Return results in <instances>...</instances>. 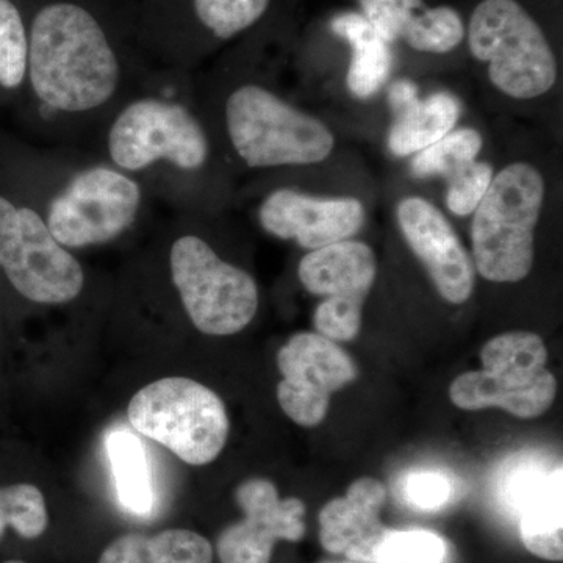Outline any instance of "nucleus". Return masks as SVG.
Listing matches in <instances>:
<instances>
[{
  "label": "nucleus",
  "mask_w": 563,
  "mask_h": 563,
  "mask_svg": "<svg viewBox=\"0 0 563 563\" xmlns=\"http://www.w3.org/2000/svg\"><path fill=\"white\" fill-rule=\"evenodd\" d=\"M27 69L16 117L54 140L96 135L152 66L111 0H24Z\"/></svg>",
  "instance_id": "1"
},
{
  "label": "nucleus",
  "mask_w": 563,
  "mask_h": 563,
  "mask_svg": "<svg viewBox=\"0 0 563 563\" xmlns=\"http://www.w3.org/2000/svg\"><path fill=\"white\" fill-rule=\"evenodd\" d=\"M110 165L177 214L217 217L231 199V172L206 118L191 74L151 68L96 132Z\"/></svg>",
  "instance_id": "2"
},
{
  "label": "nucleus",
  "mask_w": 563,
  "mask_h": 563,
  "mask_svg": "<svg viewBox=\"0 0 563 563\" xmlns=\"http://www.w3.org/2000/svg\"><path fill=\"white\" fill-rule=\"evenodd\" d=\"M0 169L70 252L109 246L150 217V192L101 155L46 147L0 131Z\"/></svg>",
  "instance_id": "3"
},
{
  "label": "nucleus",
  "mask_w": 563,
  "mask_h": 563,
  "mask_svg": "<svg viewBox=\"0 0 563 563\" xmlns=\"http://www.w3.org/2000/svg\"><path fill=\"white\" fill-rule=\"evenodd\" d=\"M196 101L231 168L276 172L331 157L335 136L324 122L240 68L192 79Z\"/></svg>",
  "instance_id": "4"
},
{
  "label": "nucleus",
  "mask_w": 563,
  "mask_h": 563,
  "mask_svg": "<svg viewBox=\"0 0 563 563\" xmlns=\"http://www.w3.org/2000/svg\"><path fill=\"white\" fill-rule=\"evenodd\" d=\"M213 217L177 214L161 240L163 279L196 331L229 336L244 331L261 306L254 276L222 257L206 222Z\"/></svg>",
  "instance_id": "5"
},
{
  "label": "nucleus",
  "mask_w": 563,
  "mask_h": 563,
  "mask_svg": "<svg viewBox=\"0 0 563 563\" xmlns=\"http://www.w3.org/2000/svg\"><path fill=\"white\" fill-rule=\"evenodd\" d=\"M273 0H139L133 40L152 68L192 74L224 44L265 21Z\"/></svg>",
  "instance_id": "6"
},
{
  "label": "nucleus",
  "mask_w": 563,
  "mask_h": 563,
  "mask_svg": "<svg viewBox=\"0 0 563 563\" xmlns=\"http://www.w3.org/2000/svg\"><path fill=\"white\" fill-rule=\"evenodd\" d=\"M0 276L24 301L60 307L79 301L88 276L52 235L31 198L0 169Z\"/></svg>",
  "instance_id": "7"
},
{
  "label": "nucleus",
  "mask_w": 563,
  "mask_h": 563,
  "mask_svg": "<svg viewBox=\"0 0 563 563\" xmlns=\"http://www.w3.org/2000/svg\"><path fill=\"white\" fill-rule=\"evenodd\" d=\"M544 195L542 173L531 163H510L493 176L472 222L473 265L485 280L517 284L532 272Z\"/></svg>",
  "instance_id": "8"
},
{
  "label": "nucleus",
  "mask_w": 563,
  "mask_h": 563,
  "mask_svg": "<svg viewBox=\"0 0 563 563\" xmlns=\"http://www.w3.org/2000/svg\"><path fill=\"white\" fill-rule=\"evenodd\" d=\"M465 40L474 60L487 65L493 87L507 98L529 101L553 90V46L520 0H481L465 24Z\"/></svg>",
  "instance_id": "9"
},
{
  "label": "nucleus",
  "mask_w": 563,
  "mask_h": 563,
  "mask_svg": "<svg viewBox=\"0 0 563 563\" xmlns=\"http://www.w3.org/2000/svg\"><path fill=\"white\" fill-rule=\"evenodd\" d=\"M128 415L141 435L195 466L213 462L231 431L220 396L188 377H165L141 388L129 404Z\"/></svg>",
  "instance_id": "10"
},
{
  "label": "nucleus",
  "mask_w": 563,
  "mask_h": 563,
  "mask_svg": "<svg viewBox=\"0 0 563 563\" xmlns=\"http://www.w3.org/2000/svg\"><path fill=\"white\" fill-rule=\"evenodd\" d=\"M481 361L483 369L463 373L451 384L450 398L459 409L499 407L531 420L553 406L558 380L547 368V346L537 333H501L484 344Z\"/></svg>",
  "instance_id": "11"
},
{
  "label": "nucleus",
  "mask_w": 563,
  "mask_h": 563,
  "mask_svg": "<svg viewBox=\"0 0 563 563\" xmlns=\"http://www.w3.org/2000/svg\"><path fill=\"white\" fill-rule=\"evenodd\" d=\"M277 366L284 376L277 385V401L302 428L320 424L333 393L358 376L350 354L317 332L295 333L277 352Z\"/></svg>",
  "instance_id": "12"
},
{
  "label": "nucleus",
  "mask_w": 563,
  "mask_h": 563,
  "mask_svg": "<svg viewBox=\"0 0 563 563\" xmlns=\"http://www.w3.org/2000/svg\"><path fill=\"white\" fill-rule=\"evenodd\" d=\"M255 214L263 231L307 251L351 240L366 220L365 206L357 198H318L288 185L269 188Z\"/></svg>",
  "instance_id": "13"
},
{
  "label": "nucleus",
  "mask_w": 563,
  "mask_h": 563,
  "mask_svg": "<svg viewBox=\"0 0 563 563\" xmlns=\"http://www.w3.org/2000/svg\"><path fill=\"white\" fill-rule=\"evenodd\" d=\"M235 496L244 518L221 532L217 543L221 563H269L276 542L302 540L301 499H280L276 485L262 477L244 481Z\"/></svg>",
  "instance_id": "14"
},
{
  "label": "nucleus",
  "mask_w": 563,
  "mask_h": 563,
  "mask_svg": "<svg viewBox=\"0 0 563 563\" xmlns=\"http://www.w3.org/2000/svg\"><path fill=\"white\" fill-rule=\"evenodd\" d=\"M396 220L444 301H470L476 284L473 258L442 211L421 196H407L396 206Z\"/></svg>",
  "instance_id": "15"
},
{
  "label": "nucleus",
  "mask_w": 563,
  "mask_h": 563,
  "mask_svg": "<svg viewBox=\"0 0 563 563\" xmlns=\"http://www.w3.org/2000/svg\"><path fill=\"white\" fill-rule=\"evenodd\" d=\"M562 465L548 472L543 463L515 465L503 479L501 499L514 517L529 553L547 561L563 559Z\"/></svg>",
  "instance_id": "16"
},
{
  "label": "nucleus",
  "mask_w": 563,
  "mask_h": 563,
  "mask_svg": "<svg viewBox=\"0 0 563 563\" xmlns=\"http://www.w3.org/2000/svg\"><path fill=\"white\" fill-rule=\"evenodd\" d=\"M387 490L380 481L365 476L354 481L343 498L322 507L320 542L332 554H343L347 561H374L385 528L379 515Z\"/></svg>",
  "instance_id": "17"
},
{
  "label": "nucleus",
  "mask_w": 563,
  "mask_h": 563,
  "mask_svg": "<svg viewBox=\"0 0 563 563\" xmlns=\"http://www.w3.org/2000/svg\"><path fill=\"white\" fill-rule=\"evenodd\" d=\"M358 5L387 43L404 41L421 54H450L465 40V21L453 7H429L424 0H358Z\"/></svg>",
  "instance_id": "18"
},
{
  "label": "nucleus",
  "mask_w": 563,
  "mask_h": 563,
  "mask_svg": "<svg viewBox=\"0 0 563 563\" xmlns=\"http://www.w3.org/2000/svg\"><path fill=\"white\" fill-rule=\"evenodd\" d=\"M388 102L395 114L388 150L396 157H409L431 146L454 131L461 118V103L451 92H433L421 99L417 85L407 79L391 85Z\"/></svg>",
  "instance_id": "19"
},
{
  "label": "nucleus",
  "mask_w": 563,
  "mask_h": 563,
  "mask_svg": "<svg viewBox=\"0 0 563 563\" xmlns=\"http://www.w3.org/2000/svg\"><path fill=\"white\" fill-rule=\"evenodd\" d=\"M376 276L372 246L352 239L307 252L298 266L302 287L322 298L366 299Z\"/></svg>",
  "instance_id": "20"
},
{
  "label": "nucleus",
  "mask_w": 563,
  "mask_h": 563,
  "mask_svg": "<svg viewBox=\"0 0 563 563\" xmlns=\"http://www.w3.org/2000/svg\"><path fill=\"white\" fill-rule=\"evenodd\" d=\"M331 31L351 47L347 90L369 99L387 84L393 68L391 44L387 43L361 11H344L331 21Z\"/></svg>",
  "instance_id": "21"
},
{
  "label": "nucleus",
  "mask_w": 563,
  "mask_h": 563,
  "mask_svg": "<svg viewBox=\"0 0 563 563\" xmlns=\"http://www.w3.org/2000/svg\"><path fill=\"white\" fill-rule=\"evenodd\" d=\"M213 548L206 537L188 529L155 536L128 533L103 550L99 563H211Z\"/></svg>",
  "instance_id": "22"
},
{
  "label": "nucleus",
  "mask_w": 563,
  "mask_h": 563,
  "mask_svg": "<svg viewBox=\"0 0 563 563\" xmlns=\"http://www.w3.org/2000/svg\"><path fill=\"white\" fill-rule=\"evenodd\" d=\"M106 446L122 506L135 515H150L155 492L146 446L124 429L107 433Z\"/></svg>",
  "instance_id": "23"
},
{
  "label": "nucleus",
  "mask_w": 563,
  "mask_h": 563,
  "mask_svg": "<svg viewBox=\"0 0 563 563\" xmlns=\"http://www.w3.org/2000/svg\"><path fill=\"white\" fill-rule=\"evenodd\" d=\"M27 10L24 0H0V110L16 113L27 69Z\"/></svg>",
  "instance_id": "24"
},
{
  "label": "nucleus",
  "mask_w": 563,
  "mask_h": 563,
  "mask_svg": "<svg viewBox=\"0 0 563 563\" xmlns=\"http://www.w3.org/2000/svg\"><path fill=\"white\" fill-rule=\"evenodd\" d=\"M483 147V135L476 129L463 128L451 131L443 139L415 154L412 172L421 179L433 176L446 179L461 166L477 161Z\"/></svg>",
  "instance_id": "25"
},
{
  "label": "nucleus",
  "mask_w": 563,
  "mask_h": 563,
  "mask_svg": "<svg viewBox=\"0 0 563 563\" xmlns=\"http://www.w3.org/2000/svg\"><path fill=\"white\" fill-rule=\"evenodd\" d=\"M49 525L46 501L38 487L14 484L0 488V539L7 528L33 540L43 536Z\"/></svg>",
  "instance_id": "26"
},
{
  "label": "nucleus",
  "mask_w": 563,
  "mask_h": 563,
  "mask_svg": "<svg viewBox=\"0 0 563 563\" xmlns=\"http://www.w3.org/2000/svg\"><path fill=\"white\" fill-rule=\"evenodd\" d=\"M446 542L439 533L409 529L393 531L388 529L380 540L374 561L388 563H444Z\"/></svg>",
  "instance_id": "27"
},
{
  "label": "nucleus",
  "mask_w": 563,
  "mask_h": 563,
  "mask_svg": "<svg viewBox=\"0 0 563 563\" xmlns=\"http://www.w3.org/2000/svg\"><path fill=\"white\" fill-rule=\"evenodd\" d=\"M495 176L487 162L473 161L446 177V207L457 217H470L483 201Z\"/></svg>",
  "instance_id": "28"
},
{
  "label": "nucleus",
  "mask_w": 563,
  "mask_h": 563,
  "mask_svg": "<svg viewBox=\"0 0 563 563\" xmlns=\"http://www.w3.org/2000/svg\"><path fill=\"white\" fill-rule=\"evenodd\" d=\"M362 298H325L314 310L317 333L332 342H351L362 328Z\"/></svg>",
  "instance_id": "29"
},
{
  "label": "nucleus",
  "mask_w": 563,
  "mask_h": 563,
  "mask_svg": "<svg viewBox=\"0 0 563 563\" xmlns=\"http://www.w3.org/2000/svg\"><path fill=\"white\" fill-rule=\"evenodd\" d=\"M404 498L420 510H439L453 496V484L443 473L420 472L404 479Z\"/></svg>",
  "instance_id": "30"
},
{
  "label": "nucleus",
  "mask_w": 563,
  "mask_h": 563,
  "mask_svg": "<svg viewBox=\"0 0 563 563\" xmlns=\"http://www.w3.org/2000/svg\"><path fill=\"white\" fill-rule=\"evenodd\" d=\"M335 563H388L380 561H347V562H335Z\"/></svg>",
  "instance_id": "31"
},
{
  "label": "nucleus",
  "mask_w": 563,
  "mask_h": 563,
  "mask_svg": "<svg viewBox=\"0 0 563 563\" xmlns=\"http://www.w3.org/2000/svg\"><path fill=\"white\" fill-rule=\"evenodd\" d=\"M3 563H24V562H21V561H9V562H3Z\"/></svg>",
  "instance_id": "32"
}]
</instances>
